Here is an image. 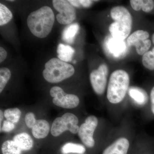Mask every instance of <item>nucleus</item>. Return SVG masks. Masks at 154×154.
<instances>
[{"label": "nucleus", "instance_id": "1", "mask_svg": "<svg viewBox=\"0 0 154 154\" xmlns=\"http://www.w3.org/2000/svg\"><path fill=\"white\" fill-rule=\"evenodd\" d=\"M55 17L52 9L44 6L32 12L27 18V25L30 32L39 38L47 37L52 30Z\"/></svg>", "mask_w": 154, "mask_h": 154}, {"label": "nucleus", "instance_id": "2", "mask_svg": "<svg viewBox=\"0 0 154 154\" xmlns=\"http://www.w3.org/2000/svg\"><path fill=\"white\" fill-rule=\"evenodd\" d=\"M110 16L114 22L109 26V30L113 38L125 40L131 33L132 25L131 14L123 6H118L111 9Z\"/></svg>", "mask_w": 154, "mask_h": 154}, {"label": "nucleus", "instance_id": "3", "mask_svg": "<svg viewBox=\"0 0 154 154\" xmlns=\"http://www.w3.org/2000/svg\"><path fill=\"white\" fill-rule=\"evenodd\" d=\"M129 76L123 70L113 72L110 77L107 86V97L111 104H117L122 102L129 90Z\"/></svg>", "mask_w": 154, "mask_h": 154}, {"label": "nucleus", "instance_id": "4", "mask_svg": "<svg viewBox=\"0 0 154 154\" xmlns=\"http://www.w3.org/2000/svg\"><path fill=\"white\" fill-rule=\"evenodd\" d=\"M42 75L45 79L51 83L60 82L74 75L75 69L70 64L53 58L45 64Z\"/></svg>", "mask_w": 154, "mask_h": 154}, {"label": "nucleus", "instance_id": "5", "mask_svg": "<svg viewBox=\"0 0 154 154\" xmlns=\"http://www.w3.org/2000/svg\"><path fill=\"white\" fill-rule=\"evenodd\" d=\"M79 121L75 114L70 113L64 114L61 117H57L53 122L51 133L54 137L59 136L66 131L73 134L78 133L79 127Z\"/></svg>", "mask_w": 154, "mask_h": 154}, {"label": "nucleus", "instance_id": "6", "mask_svg": "<svg viewBox=\"0 0 154 154\" xmlns=\"http://www.w3.org/2000/svg\"><path fill=\"white\" fill-rule=\"evenodd\" d=\"M50 94L53 98V103L58 107L72 109L79 104L80 100L78 96L74 94H66L60 87H53L50 91Z\"/></svg>", "mask_w": 154, "mask_h": 154}, {"label": "nucleus", "instance_id": "7", "mask_svg": "<svg viewBox=\"0 0 154 154\" xmlns=\"http://www.w3.org/2000/svg\"><path fill=\"white\" fill-rule=\"evenodd\" d=\"M98 124V119L91 115L86 118L85 122L79 127L78 135L84 145L89 148L94 147L95 146L94 135Z\"/></svg>", "mask_w": 154, "mask_h": 154}, {"label": "nucleus", "instance_id": "8", "mask_svg": "<svg viewBox=\"0 0 154 154\" xmlns=\"http://www.w3.org/2000/svg\"><path fill=\"white\" fill-rule=\"evenodd\" d=\"M54 8L59 12L56 18L59 23L62 25H69L76 19L75 9L68 1L54 0Z\"/></svg>", "mask_w": 154, "mask_h": 154}, {"label": "nucleus", "instance_id": "9", "mask_svg": "<svg viewBox=\"0 0 154 154\" xmlns=\"http://www.w3.org/2000/svg\"><path fill=\"white\" fill-rule=\"evenodd\" d=\"M108 72V67L105 63L100 65L98 69L91 72L90 81L94 92L97 95H102L105 93Z\"/></svg>", "mask_w": 154, "mask_h": 154}, {"label": "nucleus", "instance_id": "10", "mask_svg": "<svg viewBox=\"0 0 154 154\" xmlns=\"http://www.w3.org/2000/svg\"><path fill=\"white\" fill-rule=\"evenodd\" d=\"M105 46L108 53L113 57L117 58L125 55L127 50L124 40L113 38L112 36H109L106 39Z\"/></svg>", "mask_w": 154, "mask_h": 154}, {"label": "nucleus", "instance_id": "11", "mask_svg": "<svg viewBox=\"0 0 154 154\" xmlns=\"http://www.w3.org/2000/svg\"><path fill=\"white\" fill-rule=\"evenodd\" d=\"M129 147V140L126 138L120 137L106 147L102 154H128Z\"/></svg>", "mask_w": 154, "mask_h": 154}, {"label": "nucleus", "instance_id": "12", "mask_svg": "<svg viewBox=\"0 0 154 154\" xmlns=\"http://www.w3.org/2000/svg\"><path fill=\"white\" fill-rule=\"evenodd\" d=\"M50 131L49 123L44 119L36 120L32 128L33 136L36 139H43L47 136Z\"/></svg>", "mask_w": 154, "mask_h": 154}, {"label": "nucleus", "instance_id": "13", "mask_svg": "<svg viewBox=\"0 0 154 154\" xmlns=\"http://www.w3.org/2000/svg\"><path fill=\"white\" fill-rule=\"evenodd\" d=\"M130 96L140 105H145L148 102L149 96L146 92L142 88L131 87L128 90Z\"/></svg>", "mask_w": 154, "mask_h": 154}, {"label": "nucleus", "instance_id": "14", "mask_svg": "<svg viewBox=\"0 0 154 154\" xmlns=\"http://www.w3.org/2000/svg\"><path fill=\"white\" fill-rule=\"evenodd\" d=\"M13 140L18 144L22 151H29L33 148V139L30 135L26 133H22L16 135Z\"/></svg>", "mask_w": 154, "mask_h": 154}, {"label": "nucleus", "instance_id": "15", "mask_svg": "<svg viewBox=\"0 0 154 154\" xmlns=\"http://www.w3.org/2000/svg\"><path fill=\"white\" fill-rule=\"evenodd\" d=\"M57 52L58 59L67 63L71 61L75 50L69 45L60 43L57 46Z\"/></svg>", "mask_w": 154, "mask_h": 154}, {"label": "nucleus", "instance_id": "16", "mask_svg": "<svg viewBox=\"0 0 154 154\" xmlns=\"http://www.w3.org/2000/svg\"><path fill=\"white\" fill-rule=\"evenodd\" d=\"M79 30V25L77 23H73L67 26L64 29L62 33L63 41L69 44H72Z\"/></svg>", "mask_w": 154, "mask_h": 154}, {"label": "nucleus", "instance_id": "17", "mask_svg": "<svg viewBox=\"0 0 154 154\" xmlns=\"http://www.w3.org/2000/svg\"><path fill=\"white\" fill-rule=\"evenodd\" d=\"M149 33L148 31L142 30H136L128 36L127 42L128 46H134L138 42L149 39Z\"/></svg>", "mask_w": 154, "mask_h": 154}, {"label": "nucleus", "instance_id": "18", "mask_svg": "<svg viewBox=\"0 0 154 154\" xmlns=\"http://www.w3.org/2000/svg\"><path fill=\"white\" fill-rule=\"evenodd\" d=\"M85 147L79 144L68 143L63 146L61 152L63 154L77 153L83 154L85 152Z\"/></svg>", "mask_w": 154, "mask_h": 154}, {"label": "nucleus", "instance_id": "19", "mask_svg": "<svg viewBox=\"0 0 154 154\" xmlns=\"http://www.w3.org/2000/svg\"><path fill=\"white\" fill-rule=\"evenodd\" d=\"M3 154H22V150L14 140H8L2 146Z\"/></svg>", "mask_w": 154, "mask_h": 154}, {"label": "nucleus", "instance_id": "20", "mask_svg": "<svg viewBox=\"0 0 154 154\" xmlns=\"http://www.w3.org/2000/svg\"><path fill=\"white\" fill-rule=\"evenodd\" d=\"M21 113L22 112L19 108H14L6 109L4 114L7 120L15 124L19 121Z\"/></svg>", "mask_w": 154, "mask_h": 154}, {"label": "nucleus", "instance_id": "21", "mask_svg": "<svg viewBox=\"0 0 154 154\" xmlns=\"http://www.w3.org/2000/svg\"><path fill=\"white\" fill-rule=\"evenodd\" d=\"M13 18V14L6 6L0 4V26L8 24Z\"/></svg>", "mask_w": 154, "mask_h": 154}, {"label": "nucleus", "instance_id": "22", "mask_svg": "<svg viewBox=\"0 0 154 154\" xmlns=\"http://www.w3.org/2000/svg\"><path fill=\"white\" fill-rule=\"evenodd\" d=\"M152 41L149 39L140 40L138 42L134 45L138 54L143 55L149 51L152 46Z\"/></svg>", "mask_w": 154, "mask_h": 154}, {"label": "nucleus", "instance_id": "23", "mask_svg": "<svg viewBox=\"0 0 154 154\" xmlns=\"http://www.w3.org/2000/svg\"><path fill=\"white\" fill-rule=\"evenodd\" d=\"M11 71L7 68H1L0 69V93H2L7 83L11 79Z\"/></svg>", "mask_w": 154, "mask_h": 154}, {"label": "nucleus", "instance_id": "24", "mask_svg": "<svg viewBox=\"0 0 154 154\" xmlns=\"http://www.w3.org/2000/svg\"><path fill=\"white\" fill-rule=\"evenodd\" d=\"M143 66L151 71H154V55L152 50L146 53L142 57Z\"/></svg>", "mask_w": 154, "mask_h": 154}, {"label": "nucleus", "instance_id": "25", "mask_svg": "<svg viewBox=\"0 0 154 154\" xmlns=\"http://www.w3.org/2000/svg\"><path fill=\"white\" fill-rule=\"evenodd\" d=\"M154 9V1L152 0H143L141 10L145 13L152 12Z\"/></svg>", "mask_w": 154, "mask_h": 154}, {"label": "nucleus", "instance_id": "26", "mask_svg": "<svg viewBox=\"0 0 154 154\" xmlns=\"http://www.w3.org/2000/svg\"><path fill=\"white\" fill-rule=\"evenodd\" d=\"M36 121L35 115L32 112H28L25 115V122L28 128L32 129L36 123Z\"/></svg>", "mask_w": 154, "mask_h": 154}, {"label": "nucleus", "instance_id": "27", "mask_svg": "<svg viewBox=\"0 0 154 154\" xmlns=\"http://www.w3.org/2000/svg\"><path fill=\"white\" fill-rule=\"evenodd\" d=\"M14 123L8 120H5L3 123L2 126L1 128V131L5 132H9L12 131L15 128Z\"/></svg>", "mask_w": 154, "mask_h": 154}, {"label": "nucleus", "instance_id": "28", "mask_svg": "<svg viewBox=\"0 0 154 154\" xmlns=\"http://www.w3.org/2000/svg\"><path fill=\"white\" fill-rule=\"evenodd\" d=\"M150 110L154 116V85L153 86L150 92L149 95Z\"/></svg>", "mask_w": 154, "mask_h": 154}, {"label": "nucleus", "instance_id": "29", "mask_svg": "<svg viewBox=\"0 0 154 154\" xmlns=\"http://www.w3.org/2000/svg\"><path fill=\"white\" fill-rule=\"evenodd\" d=\"M142 0H131L130 1L131 5L133 10L135 11L141 10Z\"/></svg>", "mask_w": 154, "mask_h": 154}, {"label": "nucleus", "instance_id": "30", "mask_svg": "<svg viewBox=\"0 0 154 154\" xmlns=\"http://www.w3.org/2000/svg\"><path fill=\"white\" fill-rule=\"evenodd\" d=\"M8 53L7 51L2 47H0V62L2 63L7 57Z\"/></svg>", "mask_w": 154, "mask_h": 154}, {"label": "nucleus", "instance_id": "31", "mask_svg": "<svg viewBox=\"0 0 154 154\" xmlns=\"http://www.w3.org/2000/svg\"><path fill=\"white\" fill-rule=\"evenodd\" d=\"M79 1L81 7L85 8L91 7L93 2V1H90V0H80Z\"/></svg>", "mask_w": 154, "mask_h": 154}, {"label": "nucleus", "instance_id": "32", "mask_svg": "<svg viewBox=\"0 0 154 154\" xmlns=\"http://www.w3.org/2000/svg\"><path fill=\"white\" fill-rule=\"evenodd\" d=\"M73 6V7H76V8H81V6L80 5L79 1H76V0H69L68 1Z\"/></svg>", "mask_w": 154, "mask_h": 154}, {"label": "nucleus", "instance_id": "33", "mask_svg": "<svg viewBox=\"0 0 154 154\" xmlns=\"http://www.w3.org/2000/svg\"><path fill=\"white\" fill-rule=\"evenodd\" d=\"M4 114H3V111L2 110L0 111V117H1V119H0V123H1V128H2V121L3 119V116Z\"/></svg>", "mask_w": 154, "mask_h": 154}, {"label": "nucleus", "instance_id": "34", "mask_svg": "<svg viewBox=\"0 0 154 154\" xmlns=\"http://www.w3.org/2000/svg\"><path fill=\"white\" fill-rule=\"evenodd\" d=\"M152 42L154 44V33H153L152 35Z\"/></svg>", "mask_w": 154, "mask_h": 154}, {"label": "nucleus", "instance_id": "35", "mask_svg": "<svg viewBox=\"0 0 154 154\" xmlns=\"http://www.w3.org/2000/svg\"><path fill=\"white\" fill-rule=\"evenodd\" d=\"M152 52L153 54L154 55V47H153V48H152Z\"/></svg>", "mask_w": 154, "mask_h": 154}, {"label": "nucleus", "instance_id": "36", "mask_svg": "<svg viewBox=\"0 0 154 154\" xmlns=\"http://www.w3.org/2000/svg\"><path fill=\"white\" fill-rule=\"evenodd\" d=\"M9 2H14V1H9Z\"/></svg>", "mask_w": 154, "mask_h": 154}]
</instances>
